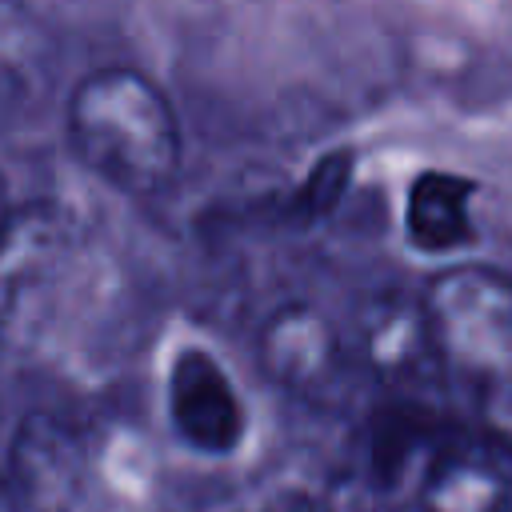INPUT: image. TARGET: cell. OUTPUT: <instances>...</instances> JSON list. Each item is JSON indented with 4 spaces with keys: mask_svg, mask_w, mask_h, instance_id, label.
Returning <instances> with one entry per match:
<instances>
[{
    "mask_svg": "<svg viewBox=\"0 0 512 512\" xmlns=\"http://www.w3.org/2000/svg\"><path fill=\"white\" fill-rule=\"evenodd\" d=\"M356 164H360L356 148H328V152H320L308 164V172L300 176V184L292 188V196H288V220L300 224V228L328 220L340 208V200L348 196V188L356 180Z\"/></svg>",
    "mask_w": 512,
    "mask_h": 512,
    "instance_id": "7c38bea8",
    "label": "cell"
},
{
    "mask_svg": "<svg viewBox=\"0 0 512 512\" xmlns=\"http://www.w3.org/2000/svg\"><path fill=\"white\" fill-rule=\"evenodd\" d=\"M12 208H16V200H12V184H8V176L0 172V232H4V224L12 220Z\"/></svg>",
    "mask_w": 512,
    "mask_h": 512,
    "instance_id": "5bb4252c",
    "label": "cell"
},
{
    "mask_svg": "<svg viewBox=\"0 0 512 512\" xmlns=\"http://www.w3.org/2000/svg\"><path fill=\"white\" fill-rule=\"evenodd\" d=\"M180 512H236V508H224V504H196V508H180Z\"/></svg>",
    "mask_w": 512,
    "mask_h": 512,
    "instance_id": "2e32d148",
    "label": "cell"
},
{
    "mask_svg": "<svg viewBox=\"0 0 512 512\" xmlns=\"http://www.w3.org/2000/svg\"><path fill=\"white\" fill-rule=\"evenodd\" d=\"M8 352H12V348H8V344H4V336H0V364H4V356H8Z\"/></svg>",
    "mask_w": 512,
    "mask_h": 512,
    "instance_id": "e0dca14e",
    "label": "cell"
},
{
    "mask_svg": "<svg viewBox=\"0 0 512 512\" xmlns=\"http://www.w3.org/2000/svg\"><path fill=\"white\" fill-rule=\"evenodd\" d=\"M480 184L452 168H420L400 204L404 244L432 260L464 256L480 244V228L472 220V200Z\"/></svg>",
    "mask_w": 512,
    "mask_h": 512,
    "instance_id": "52a82bcc",
    "label": "cell"
},
{
    "mask_svg": "<svg viewBox=\"0 0 512 512\" xmlns=\"http://www.w3.org/2000/svg\"><path fill=\"white\" fill-rule=\"evenodd\" d=\"M160 412L168 436L196 460H232L248 440V404L236 376L200 340H184L168 352Z\"/></svg>",
    "mask_w": 512,
    "mask_h": 512,
    "instance_id": "5b68a950",
    "label": "cell"
},
{
    "mask_svg": "<svg viewBox=\"0 0 512 512\" xmlns=\"http://www.w3.org/2000/svg\"><path fill=\"white\" fill-rule=\"evenodd\" d=\"M356 356L380 380H412L436 368V348L420 296L380 288L356 312Z\"/></svg>",
    "mask_w": 512,
    "mask_h": 512,
    "instance_id": "ba28073f",
    "label": "cell"
},
{
    "mask_svg": "<svg viewBox=\"0 0 512 512\" xmlns=\"http://www.w3.org/2000/svg\"><path fill=\"white\" fill-rule=\"evenodd\" d=\"M252 356L260 376L284 392V396H300V400H320L344 364V340L336 332V324L308 300H288L280 304L252 340Z\"/></svg>",
    "mask_w": 512,
    "mask_h": 512,
    "instance_id": "8992f818",
    "label": "cell"
},
{
    "mask_svg": "<svg viewBox=\"0 0 512 512\" xmlns=\"http://www.w3.org/2000/svg\"><path fill=\"white\" fill-rule=\"evenodd\" d=\"M76 256V220L60 200H16L0 232V336L16 352L48 324Z\"/></svg>",
    "mask_w": 512,
    "mask_h": 512,
    "instance_id": "3957f363",
    "label": "cell"
},
{
    "mask_svg": "<svg viewBox=\"0 0 512 512\" xmlns=\"http://www.w3.org/2000/svg\"><path fill=\"white\" fill-rule=\"evenodd\" d=\"M52 80V36L24 0H0V104L36 100Z\"/></svg>",
    "mask_w": 512,
    "mask_h": 512,
    "instance_id": "30bf717a",
    "label": "cell"
},
{
    "mask_svg": "<svg viewBox=\"0 0 512 512\" xmlns=\"http://www.w3.org/2000/svg\"><path fill=\"white\" fill-rule=\"evenodd\" d=\"M0 472L24 512H84L92 496V432L52 404H28L4 428Z\"/></svg>",
    "mask_w": 512,
    "mask_h": 512,
    "instance_id": "277c9868",
    "label": "cell"
},
{
    "mask_svg": "<svg viewBox=\"0 0 512 512\" xmlns=\"http://www.w3.org/2000/svg\"><path fill=\"white\" fill-rule=\"evenodd\" d=\"M0 512H24V504H20V496L12 492V484L4 480V472H0Z\"/></svg>",
    "mask_w": 512,
    "mask_h": 512,
    "instance_id": "9a60e30c",
    "label": "cell"
},
{
    "mask_svg": "<svg viewBox=\"0 0 512 512\" xmlns=\"http://www.w3.org/2000/svg\"><path fill=\"white\" fill-rule=\"evenodd\" d=\"M440 368L496 384L512 372V276L484 260H448L420 292Z\"/></svg>",
    "mask_w": 512,
    "mask_h": 512,
    "instance_id": "7a4b0ae2",
    "label": "cell"
},
{
    "mask_svg": "<svg viewBox=\"0 0 512 512\" xmlns=\"http://www.w3.org/2000/svg\"><path fill=\"white\" fill-rule=\"evenodd\" d=\"M104 484L120 500H144L156 488L152 448L132 428H112L92 436V488Z\"/></svg>",
    "mask_w": 512,
    "mask_h": 512,
    "instance_id": "8fae6325",
    "label": "cell"
},
{
    "mask_svg": "<svg viewBox=\"0 0 512 512\" xmlns=\"http://www.w3.org/2000/svg\"><path fill=\"white\" fill-rule=\"evenodd\" d=\"M72 160L120 196L148 200L176 184L184 128L168 92L132 64L84 72L64 100Z\"/></svg>",
    "mask_w": 512,
    "mask_h": 512,
    "instance_id": "6da1fadb",
    "label": "cell"
},
{
    "mask_svg": "<svg viewBox=\"0 0 512 512\" xmlns=\"http://www.w3.org/2000/svg\"><path fill=\"white\" fill-rule=\"evenodd\" d=\"M416 504L424 512H508L512 472L492 448L440 444L420 468Z\"/></svg>",
    "mask_w": 512,
    "mask_h": 512,
    "instance_id": "9c48e42d",
    "label": "cell"
},
{
    "mask_svg": "<svg viewBox=\"0 0 512 512\" xmlns=\"http://www.w3.org/2000/svg\"><path fill=\"white\" fill-rule=\"evenodd\" d=\"M260 512H324V508H320V500L308 488H276L260 504Z\"/></svg>",
    "mask_w": 512,
    "mask_h": 512,
    "instance_id": "4fadbf2b",
    "label": "cell"
},
{
    "mask_svg": "<svg viewBox=\"0 0 512 512\" xmlns=\"http://www.w3.org/2000/svg\"><path fill=\"white\" fill-rule=\"evenodd\" d=\"M396 512H424L420 504H408V508H396Z\"/></svg>",
    "mask_w": 512,
    "mask_h": 512,
    "instance_id": "ac0fdd59",
    "label": "cell"
}]
</instances>
